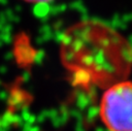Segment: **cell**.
Listing matches in <instances>:
<instances>
[{
	"instance_id": "obj_1",
	"label": "cell",
	"mask_w": 132,
	"mask_h": 131,
	"mask_svg": "<svg viewBox=\"0 0 132 131\" xmlns=\"http://www.w3.org/2000/svg\"><path fill=\"white\" fill-rule=\"evenodd\" d=\"M61 55L75 75L100 87L124 80L132 67V48L127 40L101 22L85 21L68 29Z\"/></svg>"
},
{
	"instance_id": "obj_2",
	"label": "cell",
	"mask_w": 132,
	"mask_h": 131,
	"mask_svg": "<svg viewBox=\"0 0 132 131\" xmlns=\"http://www.w3.org/2000/svg\"><path fill=\"white\" fill-rule=\"evenodd\" d=\"M100 118L108 131H132V80H121L105 90Z\"/></svg>"
},
{
	"instance_id": "obj_3",
	"label": "cell",
	"mask_w": 132,
	"mask_h": 131,
	"mask_svg": "<svg viewBox=\"0 0 132 131\" xmlns=\"http://www.w3.org/2000/svg\"><path fill=\"white\" fill-rule=\"evenodd\" d=\"M27 2H30V3H44V2H48L51 0H25Z\"/></svg>"
}]
</instances>
